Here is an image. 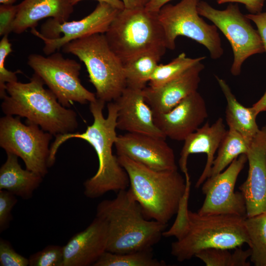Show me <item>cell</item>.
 I'll list each match as a JSON object with an SVG mask.
<instances>
[{
  "mask_svg": "<svg viewBox=\"0 0 266 266\" xmlns=\"http://www.w3.org/2000/svg\"><path fill=\"white\" fill-rule=\"evenodd\" d=\"M172 0H150L145 7L150 11L158 12L165 4Z\"/></svg>",
  "mask_w": 266,
  "mask_h": 266,
  "instance_id": "74e56055",
  "label": "cell"
},
{
  "mask_svg": "<svg viewBox=\"0 0 266 266\" xmlns=\"http://www.w3.org/2000/svg\"><path fill=\"white\" fill-rule=\"evenodd\" d=\"M12 51L11 44L8 38V35L2 36L0 41V98L1 99L7 95L6 84L17 81L16 74L21 73L20 70L14 72L8 70L5 66L6 57Z\"/></svg>",
  "mask_w": 266,
  "mask_h": 266,
  "instance_id": "4dcf8cb0",
  "label": "cell"
},
{
  "mask_svg": "<svg viewBox=\"0 0 266 266\" xmlns=\"http://www.w3.org/2000/svg\"><path fill=\"white\" fill-rule=\"evenodd\" d=\"M165 54L147 51L140 54L123 64L127 87L143 90Z\"/></svg>",
  "mask_w": 266,
  "mask_h": 266,
  "instance_id": "cb8c5ba5",
  "label": "cell"
},
{
  "mask_svg": "<svg viewBox=\"0 0 266 266\" xmlns=\"http://www.w3.org/2000/svg\"><path fill=\"white\" fill-rule=\"evenodd\" d=\"M189 194L183 198L177 217L163 236L175 237L171 254L180 262L189 260L202 250L233 249L249 245L246 218L228 214L201 215L188 208Z\"/></svg>",
  "mask_w": 266,
  "mask_h": 266,
  "instance_id": "6da1fadb",
  "label": "cell"
},
{
  "mask_svg": "<svg viewBox=\"0 0 266 266\" xmlns=\"http://www.w3.org/2000/svg\"><path fill=\"white\" fill-rule=\"evenodd\" d=\"M96 216L107 224L106 251L116 254L152 248L160 240L167 226L145 218L130 188L119 191L112 200L100 202Z\"/></svg>",
  "mask_w": 266,
  "mask_h": 266,
  "instance_id": "3957f363",
  "label": "cell"
},
{
  "mask_svg": "<svg viewBox=\"0 0 266 266\" xmlns=\"http://www.w3.org/2000/svg\"><path fill=\"white\" fill-rule=\"evenodd\" d=\"M16 196L4 190H0V232L6 230L12 216L11 211L17 202Z\"/></svg>",
  "mask_w": 266,
  "mask_h": 266,
  "instance_id": "d6a6232c",
  "label": "cell"
},
{
  "mask_svg": "<svg viewBox=\"0 0 266 266\" xmlns=\"http://www.w3.org/2000/svg\"><path fill=\"white\" fill-rule=\"evenodd\" d=\"M247 161L246 154H241L224 171L205 180L202 186L205 197L198 211L199 214L247 217L244 197L241 192L234 191L238 176Z\"/></svg>",
  "mask_w": 266,
  "mask_h": 266,
  "instance_id": "4fadbf2b",
  "label": "cell"
},
{
  "mask_svg": "<svg viewBox=\"0 0 266 266\" xmlns=\"http://www.w3.org/2000/svg\"><path fill=\"white\" fill-rule=\"evenodd\" d=\"M215 78L227 101L226 120L229 129L235 130L251 143L260 130L256 122L257 115L252 107H245L237 100L224 79Z\"/></svg>",
  "mask_w": 266,
  "mask_h": 266,
  "instance_id": "603a6c76",
  "label": "cell"
},
{
  "mask_svg": "<svg viewBox=\"0 0 266 266\" xmlns=\"http://www.w3.org/2000/svg\"><path fill=\"white\" fill-rule=\"evenodd\" d=\"M204 65L199 62L182 74L159 87H146L142 92L154 114L166 113L197 91Z\"/></svg>",
  "mask_w": 266,
  "mask_h": 266,
  "instance_id": "ffe728a7",
  "label": "cell"
},
{
  "mask_svg": "<svg viewBox=\"0 0 266 266\" xmlns=\"http://www.w3.org/2000/svg\"><path fill=\"white\" fill-rule=\"evenodd\" d=\"M250 143L235 130H227L214 160L210 177L223 171L240 155L246 154Z\"/></svg>",
  "mask_w": 266,
  "mask_h": 266,
  "instance_id": "d4e9b609",
  "label": "cell"
},
{
  "mask_svg": "<svg viewBox=\"0 0 266 266\" xmlns=\"http://www.w3.org/2000/svg\"><path fill=\"white\" fill-rule=\"evenodd\" d=\"M207 117L205 101L196 91L169 111L154 114V122L166 137L184 141L201 126Z\"/></svg>",
  "mask_w": 266,
  "mask_h": 266,
  "instance_id": "2e32d148",
  "label": "cell"
},
{
  "mask_svg": "<svg viewBox=\"0 0 266 266\" xmlns=\"http://www.w3.org/2000/svg\"><path fill=\"white\" fill-rule=\"evenodd\" d=\"M266 0H217L219 4L226 3H240L244 5L250 14H257L262 11Z\"/></svg>",
  "mask_w": 266,
  "mask_h": 266,
  "instance_id": "d590c367",
  "label": "cell"
},
{
  "mask_svg": "<svg viewBox=\"0 0 266 266\" xmlns=\"http://www.w3.org/2000/svg\"><path fill=\"white\" fill-rule=\"evenodd\" d=\"M43 80L34 73L29 82L6 84L7 95L1 107L5 115H17L56 136L73 132L78 127L74 111L63 106Z\"/></svg>",
  "mask_w": 266,
  "mask_h": 266,
  "instance_id": "5b68a950",
  "label": "cell"
},
{
  "mask_svg": "<svg viewBox=\"0 0 266 266\" xmlns=\"http://www.w3.org/2000/svg\"><path fill=\"white\" fill-rule=\"evenodd\" d=\"M205 58V56L189 58L185 53H181L169 63L158 65L150 78L149 86L154 88L161 86L178 77L192 66Z\"/></svg>",
  "mask_w": 266,
  "mask_h": 266,
  "instance_id": "83f0119b",
  "label": "cell"
},
{
  "mask_svg": "<svg viewBox=\"0 0 266 266\" xmlns=\"http://www.w3.org/2000/svg\"><path fill=\"white\" fill-rule=\"evenodd\" d=\"M17 6L12 29L16 34L35 28L40 20L46 18L59 23L68 21L74 10L71 0H24Z\"/></svg>",
  "mask_w": 266,
  "mask_h": 266,
  "instance_id": "44dd1931",
  "label": "cell"
},
{
  "mask_svg": "<svg viewBox=\"0 0 266 266\" xmlns=\"http://www.w3.org/2000/svg\"><path fill=\"white\" fill-rule=\"evenodd\" d=\"M113 101L117 107V129L128 133L166 138L154 122V113L142 90L126 87Z\"/></svg>",
  "mask_w": 266,
  "mask_h": 266,
  "instance_id": "e0dca14e",
  "label": "cell"
},
{
  "mask_svg": "<svg viewBox=\"0 0 266 266\" xmlns=\"http://www.w3.org/2000/svg\"><path fill=\"white\" fill-rule=\"evenodd\" d=\"M245 225L249 240L250 261L255 266H266V213L246 217Z\"/></svg>",
  "mask_w": 266,
  "mask_h": 266,
  "instance_id": "484cf974",
  "label": "cell"
},
{
  "mask_svg": "<svg viewBox=\"0 0 266 266\" xmlns=\"http://www.w3.org/2000/svg\"><path fill=\"white\" fill-rule=\"evenodd\" d=\"M158 12L145 7L124 8L112 22L104 34L110 47L123 64L147 51L165 54L167 48L165 34Z\"/></svg>",
  "mask_w": 266,
  "mask_h": 266,
  "instance_id": "8992f818",
  "label": "cell"
},
{
  "mask_svg": "<svg viewBox=\"0 0 266 266\" xmlns=\"http://www.w3.org/2000/svg\"><path fill=\"white\" fill-rule=\"evenodd\" d=\"M28 64L43 81L64 107L73 102L86 104L97 100L96 94L86 89L79 77L81 66L75 60L65 58L59 52L45 57L32 54Z\"/></svg>",
  "mask_w": 266,
  "mask_h": 266,
  "instance_id": "8fae6325",
  "label": "cell"
},
{
  "mask_svg": "<svg viewBox=\"0 0 266 266\" xmlns=\"http://www.w3.org/2000/svg\"><path fill=\"white\" fill-rule=\"evenodd\" d=\"M62 49L84 64L97 99L105 102L113 101L127 87L123 64L110 47L104 33L72 40Z\"/></svg>",
  "mask_w": 266,
  "mask_h": 266,
  "instance_id": "52a82bcc",
  "label": "cell"
},
{
  "mask_svg": "<svg viewBox=\"0 0 266 266\" xmlns=\"http://www.w3.org/2000/svg\"><path fill=\"white\" fill-rule=\"evenodd\" d=\"M83 0H71L73 5L74 6L77 4L79 2ZM99 1V2H105L111 6L119 9L122 10L125 8L123 2L121 0H96Z\"/></svg>",
  "mask_w": 266,
  "mask_h": 266,
  "instance_id": "ab89813d",
  "label": "cell"
},
{
  "mask_svg": "<svg viewBox=\"0 0 266 266\" xmlns=\"http://www.w3.org/2000/svg\"><path fill=\"white\" fill-rule=\"evenodd\" d=\"M199 14L212 22L229 41L233 54L231 72L239 75L244 62L250 57L265 52L258 30L240 11L237 3H230L223 10L212 7L205 1L198 5Z\"/></svg>",
  "mask_w": 266,
  "mask_h": 266,
  "instance_id": "9c48e42d",
  "label": "cell"
},
{
  "mask_svg": "<svg viewBox=\"0 0 266 266\" xmlns=\"http://www.w3.org/2000/svg\"><path fill=\"white\" fill-rule=\"evenodd\" d=\"M107 241V222L96 216L63 246V266H93L106 251Z\"/></svg>",
  "mask_w": 266,
  "mask_h": 266,
  "instance_id": "ac0fdd59",
  "label": "cell"
},
{
  "mask_svg": "<svg viewBox=\"0 0 266 266\" xmlns=\"http://www.w3.org/2000/svg\"><path fill=\"white\" fill-rule=\"evenodd\" d=\"M227 249L211 248L201 251L195 257L202 261L206 266H250L248 259L251 250H243L241 247L231 252Z\"/></svg>",
  "mask_w": 266,
  "mask_h": 266,
  "instance_id": "f1b7e54d",
  "label": "cell"
},
{
  "mask_svg": "<svg viewBox=\"0 0 266 266\" xmlns=\"http://www.w3.org/2000/svg\"><path fill=\"white\" fill-rule=\"evenodd\" d=\"M105 102L98 99L90 103L89 109L94 118L92 125L82 133H68L56 136L50 148L49 167L56 160L59 147L67 140L77 138L85 140L94 149L99 160L96 174L84 183V195L88 198H98L108 192H118L130 186L128 174L120 164L118 156L112 153V146L117 135V107L114 101L108 102L106 118L103 115Z\"/></svg>",
  "mask_w": 266,
  "mask_h": 266,
  "instance_id": "7a4b0ae2",
  "label": "cell"
},
{
  "mask_svg": "<svg viewBox=\"0 0 266 266\" xmlns=\"http://www.w3.org/2000/svg\"><path fill=\"white\" fill-rule=\"evenodd\" d=\"M6 155V161L0 168V190H6L24 200L30 199L43 177L23 169L16 155L9 153Z\"/></svg>",
  "mask_w": 266,
  "mask_h": 266,
  "instance_id": "7402d4cb",
  "label": "cell"
},
{
  "mask_svg": "<svg viewBox=\"0 0 266 266\" xmlns=\"http://www.w3.org/2000/svg\"><path fill=\"white\" fill-rule=\"evenodd\" d=\"M126 9L145 7L150 0H121Z\"/></svg>",
  "mask_w": 266,
  "mask_h": 266,
  "instance_id": "8d00e7d4",
  "label": "cell"
},
{
  "mask_svg": "<svg viewBox=\"0 0 266 266\" xmlns=\"http://www.w3.org/2000/svg\"><path fill=\"white\" fill-rule=\"evenodd\" d=\"M166 263L154 257L152 248L116 254L105 252L93 266H164Z\"/></svg>",
  "mask_w": 266,
  "mask_h": 266,
  "instance_id": "4316f807",
  "label": "cell"
},
{
  "mask_svg": "<svg viewBox=\"0 0 266 266\" xmlns=\"http://www.w3.org/2000/svg\"><path fill=\"white\" fill-rule=\"evenodd\" d=\"M114 145L118 156H125L155 170H177L174 151L165 139L127 133L117 136Z\"/></svg>",
  "mask_w": 266,
  "mask_h": 266,
  "instance_id": "5bb4252c",
  "label": "cell"
},
{
  "mask_svg": "<svg viewBox=\"0 0 266 266\" xmlns=\"http://www.w3.org/2000/svg\"><path fill=\"white\" fill-rule=\"evenodd\" d=\"M200 0H181L175 4L166 3L158 11L167 49L174 50L178 36L190 38L202 45L211 59L220 58L224 53L217 28L204 21L198 11Z\"/></svg>",
  "mask_w": 266,
  "mask_h": 266,
  "instance_id": "ba28073f",
  "label": "cell"
},
{
  "mask_svg": "<svg viewBox=\"0 0 266 266\" xmlns=\"http://www.w3.org/2000/svg\"><path fill=\"white\" fill-rule=\"evenodd\" d=\"M28 259L30 266H63V246L49 245Z\"/></svg>",
  "mask_w": 266,
  "mask_h": 266,
  "instance_id": "f546056e",
  "label": "cell"
},
{
  "mask_svg": "<svg viewBox=\"0 0 266 266\" xmlns=\"http://www.w3.org/2000/svg\"><path fill=\"white\" fill-rule=\"evenodd\" d=\"M18 10L17 5L1 4L0 5V35L3 36L12 32L13 23Z\"/></svg>",
  "mask_w": 266,
  "mask_h": 266,
  "instance_id": "836d02e7",
  "label": "cell"
},
{
  "mask_svg": "<svg viewBox=\"0 0 266 266\" xmlns=\"http://www.w3.org/2000/svg\"><path fill=\"white\" fill-rule=\"evenodd\" d=\"M118 158L145 218L167 224L190 189V178H184L177 170H155L125 156Z\"/></svg>",
  "mask_w": 266,
  "mask_h": 266,
  "instance_id": "277c9868",
  "label": "cell"
},
{
  "mask_svg": "<svg viewBox=\"0 0 266 266\" xmlns=\"http://www.w3.org/2000/svg\"><path fill=\"white\" fill-rule=\"evenodd\" d=\"M246 16L256 25L266 53V10L257 14H247Z\"/></svg>",
  "mask_w": 266,
  "mask_h": 266,
  "instance_id": "e575fe53",
  "label": "cell"
},
{
  "mask_svg": "<svg viewBox=\"0 0 266 266\" xmlns=\"http://www.w3.org/2000/svg\"><path fill=\"white\" fill-rule=\"evenodd\" d=\"M16 0H0L1 4H13Z\"/></svg>",
  "mask_w": 266,
  "mask_h": 266,
  "instance_id": "60d3db41",
  "label": "cell"
},
{
  "mask_svg": "<svg viewBox=\"0 0 266 266\" xmlns=\"http://www.w3.org/2000/svg\"><path fill=\"white\" fill-rule=\"evenodd\" d=\"M256 114L266 111V90L262 97L252 106Z\"/></svg>",
  "mask_w": 266,
  "mask_h": 266,
  "instance_id": "f35d334b",
  "label": "cell"
},
{
  "mask_svg": "<svg viewBox=\"0 0 266 266\" xmlns=\"http://www.w3.org/2000/svg\"><path fill=\"white\" fill-rule=\"evenodd\" d=\"M248 176L239 187L245 199L247 217L266 213V125L252 140L246 153Z\"/></svg>",
  "mask_w": 266,
  "mask_h": 266,
  "instance_id": "9a60e30c",
  "label": "cell"
},
{
  "mask_svg": "<svg viewBox=\"0 0 266 266\" xmlns=\"http://www.w3.org/2000/svg\"><path fill=\"white\" fill-rule=\"evenodd\" d=\"M120 10L107 3L99 2L91 13L80 20L59 23L49 18L41 26L40 32L34 28L31 32L43 41V51L48 56L72 40L105 33Z\"/></svg>",
  "mask_w": 266,
  "mask_h": 266,
  "instance_id": "7c38bea8",
  "label": "cell"
},
{
  "mask_svg": "<svg viewBox=\"0 0 266 266\" xmlns=\"http://www.w3.org/2000/svg\"><path fill=\"white\" fill-rule=\"evenodd\" d=\"M29 259L18 253L10 242L3 238L0 239V266H28Z\"/></svg>",
  "mask_w": 266,
  "mask_h": 266,
  "instance_id": "1f68e13d",
  "label": "cell"
},
{
  "mask_svg": "<svg viewBox=\"0 0 266 266\" xmlns=\"http://www.w3.org/2000/svg\"><path fill=\"white\" fill-rule=\"evenodd\" d=\"M39 126L20 117L5 115L0 119V146L6 153L23 161L26 168L44 177L48 172L50 148L53 135Z\"/></svg>",
  "mask_w": 266,
  "mask_h": 266,
  "instance_id": "30bf717a",
  "label": "cell"
},
{
  "mask_svg": "<svg viewBox=\"0 0 266 266\" xmlns=\"http://www.w3.org/2000/svg\"><path fill=\"white\" fill-rule=\"evenodd\" d=\"M227 131L223 119L220 117L211 125L206 122L185 139L178 161L185 178L190 177L187 162L191 154L205 153L207 156L204 168L196 183V188H199L210 177L215 154Z\"/></svg>",
  "mask_w": 266,
  "mask_h": 266,
  "instance_id": "d6986e66",
  "label": "cell"
}]
</instances>
